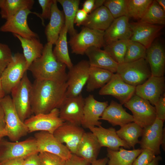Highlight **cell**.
I'll return each instance as SVG.
<instances>
[{
    "label": "cell",
    "instance_id": "4dcf8cb0",
    "mask_svg": "<svg viewBox=\"0 0 165 165\" xmlns=\"http://www.w3.org/2000/svg\"><path fill=\"white\" fill-rule=\"evenodd\" d=\"M67 28L64 25L55 43V46L53 50V52L57 60L65 64L69 69L73 65L69 54L67 40Z\"/></svg>",
    "mask_w": 165,
    "mask_h": 165
},
{
    "label": "cell",
    "instance_id": "11a10c76",
    "mask_svg": "<svg viewBox=\"0 0 165 165\" xmlns=\"http://www.w3.org/2000/svg\"><path fill=\"white\" fill-rule=\"evenodd\" d=\"M105 1V0H95L94 11L103 6Z\"/></svg>",
    "mask_w": 165,
    "mask_h": 165
},
{
    "label": "cell",
    "instance_id": "7bdbcfd3",
    "mask_svg": "<svg viewBox=\"0 0 165 165\" xmlns=\"http://www.w3.org/2000/svg\"><path fill=\"white\" fill-rule=\"evenodd\" d=\"M152 150L144 148L134 160L132 165H146L151 162L156 157Z\"/></svg>",
    "mask_w": 165,
    "mask_h": 165
},
{
    "label": "cell",
    "instance_id": "74e56055",
    "mask_svg": "<svg viewBox=\"0 0 165 165\" xmlns=\"http://www.w3.org/2000/svg\"><path fill=\"white\" fill-rule=\"evenodd\" d=\"M152 1V0H127L128 16L140 20Z\"/></svg>",
    "mask_w": 165,
    "mask_h": 165
},
{
    "label": "cell",
    "instance_id": "680465c9",
    "mask_svg": "<svg viewBox=\"0 0 165 165\" xmlns=\"http://www.w3.org/2000/svg\"><path fill=\"white\" fill-rule=\"evenodd\" d=\"M4 0H0V8H1L2 6Z\"/></svg>",
    "mask_w": 165,
    "mask_h": 165
},
{
    "label": "cell",
    "instance_id": "52a82bcc",
    "mask_svg": "<svg viewBox=\"0 0 165 165\" xmlns=\"http://www.w3.org/2000/svg\"><path fill=\"white\" fill-rule=\"evenodd\" d=\"M37 152L39 153L34 137L19 142L0 141V163L10 159H24Z\"/></svg>",
    "mask_w": 165,
    "mask_h": 165
},
{
    "label": "cell",
    "instance_id": "7402d4cb",
    "mask_svg": "<svg viewBox=\"0 0 165 165\" xmlns=\"http://www.w3.org/2000/svg\"><path fill=\"white\" fill-rule=\"evenodd\" d=\"M128 16H123L114 19L105 31V45L121 40H130L132 34Z\"/></svg>",
    "mask_w": 165,
    "mask_h": 165
},
{
    "label": "cell",
    "instance_id": "7a4b0ae2",
    "mask_svg": "<svg viewBox=\"0 0 165 165\" xmlns=\"http://www.w3.org/2000/svg\"><path fill=\"white\" fill-rule=\"evenodd\" d=\"M53 45L47 42L44 46L41 56L34 61L28 70L35 79L50 80L66 82V65L58 61L53 55Z\"/></svg>",
    "mask_w": 165,
    "mask_h": 165
},
{
    "label": "cell",
    "instance_id": "ee69618b",
    "mask_svg": "<svg viewBox=\"0 0 165 165\" xmlns=\"http://www.w3.org/2000/svg\"><path fill=\"white\" fill-rule=\"evenodd\" d=\"M54 0H38V2L42 9V12L40 13L42 19V24L45 26L44 19H50L51 13L52 6Z\"/></svg>",
    "mask_w": 165,
    "mask_h": 165
},
{
    "label": "cell",
    "instance_id": "e0dca14e",
    "mask_svg": "<svg viewBox=\"0 0 165 165\" xmlns=\"http://www.w3.org/2000/svg\"><path fill=\"white\" fill-rule=\"evenodd\" d=\"M84 99L81 94L67 97L59 108V117L64 122L80 126L83 116Z\"/></svg>",
    "mask_w": 165,
    "mask_h": 165
},
{
    "label": "cell",
    "instance_id": "b9f144b4",
    "mask_svg": "<svg viewBox=\"0 0 165 165\" xmlns=\"http://www.w3.org/2000/svg\"><path fill=\"white\" fill-rule=\"evenodd\" d=\"M40 165H65V160L56 155L46 152L38 153Z\"/></svg>",
    "mask_w": 165,
    "mask_h": 165
},
{
    "label": "cell",
    "instance_id": "3957f363",
    "mask_svg": "<svg viewBox=\"0 0 165 165\" xmlns=\"http://www.w3.org/2000/svg\"><path fill=\"white\" fill-rule=\"evenodd\" d=\"M116 73L125 82L135 87L144 83L152 75L149 65L144 58L118 64Z\"/></svg>",
    "mask_w": 165,
    "mask_h": 165
},
{
    "label": "cell",
    "instance_id": "f6af8a7d",
    "mask_svg": "<svg viewBox=\"0 0 165 165\" xmlns=\"http://www.w3.org/2000/svg\"><path fill=\"white\" fill-rule=\"evenodd\" d=\"M156 118L164 121L165 119V94L160 97L155 105Z\"/></svg>",
    "mask_w": 165,
    "mask_h": 165
},
{
    "label": "cell",
    "instance_id": "44dd1931",
    "mask_svg": "<svg viewBox=\"0 0 165 165\" xmlns=\"http://www.w3.org/2000/svg\"><path fill=\"white\" fill-rule=\"evenodd\" d=\"M89 129L96 136L101 147H106L113 151H118L120 147L130 148L119 137L113 127L105 128L101 126Z\"/></svg>",
    "mask_w": 165,
    "mask_h": 165
},
{
    "label": "cell",
    "instance_id": "7c38bea8",
    "mask_svg": "<svg viewBox=\"0 0 165 165\" xmlns=\"http://www.w3.org/2000/svg\"><path fill=\"white\" fill-rule=\"evenodd\" d=\"M90 66L88 61L82 60L73 65L67 73V97L77 96L86 85Z\"/></svg>",
    "mask_w": 165,
    "mask_h": 165
},
{
    "label": "cell",
    "instance_id": "277c9868",
    "mask_svg": "<svg viewBox=\"0 0 165 165\" xmlns=\"http://www.w3.org/2000/svg\"><path fill=\"white\" fill-rule=\"evenodd\" d=\"M0 104L4 112L7 136L12 141H17L29 133L28 127L19 116L9 95H6Z\"/></svg>",
    "mask_w": 165,
    "mask_h": 165
},
{
    "label": "cell",
    "instance_id": "ba28073f",
    "mask_svg": "<svg viewBox=\"0 0 165 165\" xmlns=\"http://www.w3.org/2000/svg\"><path fill=\"white\" fill-rule=\"evenodd\" d=\"M28 70L26 61L23 54L19 52L15 53L0 77L6 94L11 93Z\"/></svg>",
    "mask_w": 165,
    "mask_h": 165
},
{
    "label": "cell",
    "instance_id": "8992f818",
    "mask_svg": "<svg viewBox=\"0 0 165 165\" xmlns=\"http://www.w3.org/2000/svg\"><path fill=\"white\" fill-rule=\"evenodd\" d=\"M104 32L103 31L83 27L79 33L71 37L68 41L72 53L83 55L90 47L101 48L104 47L105 45Z\"/></svg>",
    "mask_w": 165,
    "mask_h": 165
},
{
    "label": "cell",
    "instance_id": "1f68e13d",
    "mask_svg": "<svg viewBox=\"0 0 165 165\" xmlns=\"http://www.w3.org/2000/svg\"><path fill=\"white\" fill-rule=\"evenodd\" d=\"M113 74L107 70L90 66L86 84V91L90 92L101 88L109 81Z\"/></svg>",
    "mask_w": 165,
    "mask_h": 165
},
{
    "label": "cell",
    "instance_id": "e575fe53",
    "mask_svg": "<svg viewBox=\"0 0 165 165\" xmlns=\"http://www.w3.org/2000/svg\"><path fill=\"white\" fill-rule=\"evenodd\" d=\"M34 2V0H4L0 8L1 17L6 20L22 10H31Z\"/></svg>",
    "mask_w": 165,
    "mask_h": 165
},
{
    "label": "cell",
    "instance_id": "681fc988",
    "mask_svg": "<svg viewBox=\"0 0 165 165\" xmlns=\"http://www.w3.org/2000/svg\"><path fill=\"white\" fill-rule=\"evenodd\" d=\"M7 136L5 114L3 109L0 104V141Z\"/></svg>",
    "mask_w": 165,
    "mask_h": 165
},
{
    "label": "cell",
    "instance_id": "30bf717a",
    "mask_svg": "<svg viewBox=\"0 0 165 165\" xmlns=\"http://www.w3.org/2000/svg\"><path fill=\"white\" fill-rule=\"evenodd\" d=\"M30 13L35 15L42 21L40 13L28 9H24L7 19L0 28V31L11 32L27 39L39 38L38 34L32 31L28 25L27 18Z\"/></svg>",
    "mask_w": 165,
    "mask_h": 165
},
{
    "label": "cell",
    "instance_id": "484cf974",
    "mask_svg": "<svg viewBox=\"0 0 165 165\" xmlns=\"http://www.w3.org/2000/svg\"><path fill=\"white\" fill-rule=\"evenodd\" d=\"M85 54L88 58L90 66L107 70L113 73H116L118 64L105 50L91 47L87 50Z\"/></svg>",
    "mask_w": 165,
    "mask_h": 165
},
{
    "label": "cell",
    "instance_id": "5bb4252c",
    "mask_svg": "<svg viewBox=\"0 0 165 165\" xmlns=\"http://www.w3.org/2000/svg\"><path fill=\"white\" fill-rule=\"evenodd\" d=\"M164 121L156 118L152 124L143 128L139 143L141 148L150 149L156 155L160 154V146L165 135V128H163Z\"/></svg>",
    "mask_w": 165,
    "mask_h": 165
},
{
    "label": "cell",
    "instance_id": "f35d334b",
    "mask_svg": "<svg viewBox=\"0 0 165 165\" xmlns=\"http://www.w3.org/2000/svg\"><path fill=\"white\" fill-rule=\"evenodd\" d=\"M146 49L137 42L130 40L124 58V62L134 61L146 57Z\"/></svg>",
    "mask_w": 165,
    "mask_h": 165
},
{
    "label": "cell",
    "instance_id": "6da1fadb",
    "mask_svg": "<svg viewBox=\"0 0 165 165\" xmlns=\"http://www.w3.org/2000/svg\"><path fill=\"white\" fill-rule=\"evenodd\" d=\"M67 87L66 82L35 79L31 91L32 114H46L59 109L67 97Z\"/></svg>",
    "mask_w": 165,
    "mask_h": 165
},
{
    "label": "cell",
    "instance_id": "c3c4849f",
    "mask_svg": "<svg viewBox=\"0 0 165 165\" xmlns=\"http://www.w3.org/2000/svg\"><path fill=\"white\" fill-rule=\"evenodd\" d=\"M88 15L82 9H79L77 10L74 19V24L76 26L79 27L86 20Z\"/></svg>",
    "mask_w": 165,
    "mask_h": 165
},
{
    "label": "cell",
    "instance_id": "2e32d148",
    "mask_svg": "<svg viewBox=\"0 0 165 165\" xmlns=\"http://www.w3.org/2000/svg\"><path fill=\"white\" fill-rule=\"evenodd\" d=\"M85 132L80 126L64 122L53 134L61 143H65L72 154H75L79 144Z\"/></svg>",
    "mask_w": 165,
    "mask_h": 165
},
{
    "label": "cell",
    "instance_id": "ac0fdd59",
    "mask_svg": "<svg viewBox=\"0 0 165 165\" xmlns=\"http://www.w3.org/2000/svg\"><path fill=\"white\" fill-rule=\"evenodd\" d=\"M165 80L164 76L152 75L144 83L136 87L135 94L155 106L165 93Z\"/></svg>",
    "mask_w": 165,
    "mask_h": 165
},
{
    "label": "cell",
    "instance_id": "83f0119b",
    "mask_svg": "<svg viewBox=\"0 0 165 165\" xmlns=\"http://www.w3.org/2000/svg\"><path fill=\"white\" fill-rule=\"evenodd\" d=\"M114 19L108 9L103 5L88 14L82 25L90 29L105 31Z\"/></svg>",
    "mask_w": 165,
    "mask_h": 165
},
{
    "label": "cell",
    "instance_id": "ab89813d",
    "mask_svg": "<svg viewBox=\"0 0 165 165\" xmlns=\"http://www.w3.org/2000/svg\"><path fill=\"white\" fill-rule=\"evenodd\" d=\"M103 5L108 9L114 19L123 16H128L127 0H106Z\"/></svg>",
    "mask_w": 165,
    "mask_h": 165
},
{
    "label": "cell",
    "instance_id": "9a60e30c",
    "mask_svg": "<svg viewBox=\"0 0 165 165\" xmlns=\"http://www.w3.org/2000/svg\"><path fill=\"white\" fill-rule=\"evenodd\" d=\"M38 152H46L61 157L65 160L72 156L71 153L66 145L60 142L53 134L45 131H40L34 134Z\"/></svg>",
    "mask_w": 165,
    "mask_h": 165
},
{
    "label": "cell",
    "instance_id": "4316f807",
    "mask_svg": "<svg viewBox=\"0 0 165 165\" xmlns=\"http://www.w3.org/2000/svg\"><path fill=\"white\" fill-rule=\"evenodd\" d=\"M50 20L46 27L45 33L47 42L53 45L58 39L65 24L64 13L59 9L57 0H54L52 5Z\"/></svg>",
    "mask_w": 165,
    "mask_h": 165
},
{
    "label": "cell",
    "instance_id": "4fadbf2b",
    "mask_svg": "<svg viewBox=\"0 0 165 165\" xmlns=\"http://www.w3.org/2000/svg\"><path fill=\"white\" fill-rule=\"evenodd\" d=\"M136 87L125 82L117 73H114L109 81L101 88V95H111L117 99L121 104H124L134 94Z\"/></svg>",
    "mask_w": 165,
    "mask_h": 165
},
{
    "label": "cell",
    "instance_id": "5b68a950",
    "mask_svg": "<svg viewBox=\"0 0 165 165\" xmlns=\"http://www.w3.org/2000/svg\"><path fill=\"white\" fill-rule=\"evenodd\" d=\"M32 83L27 72L20 82L12 90V99L15 109L23 122L32 114L31 108Z\"/></svg>",
    "mask_w": 165,
    "mask_h": 165
},
{
    "label": "cell",
    "instance_id": "f907efd6",
    "mask_svg": "<svg viewBox=\"0 0 165 165\" xmlns=\"http://www.w3.org/2000/svg\"><path fill=\"white\" fill-rule=\"evenodd\" d=\"M95 0H86L84 2L82 9L88 14L94 10Z\"/></svg>",
    "mask_w": 165,
    "mask_h": 165
},
{
    "label": "cell",
    "instance_id": "cb8c5ba5",
    "mask_svg": "<svg viewBox=\"0 0 165 165\" xmlns=\"http://www.w3.org/2000/svg\"><path fill=\"white\" fill-rule=\"evenodd\" d=\"M101 147L96 137L92 132H85L75 154L91 164L97 159Z\"/></svg>",
    "mask_w": 165,
    "mask_h": 165
},
{
    "label": "cell",
    "instance_id": "f5cc1de1",
    "mask_svg": "<svg viewBox=\"0 0 165 165\" xmlns=\"http://www.w3.org/2000/svg\"><path fill=\"white\" fill-rule=\"evenodd\" d=\"M108 159L107 157L97 159L91 164V165H106L108 163Z\"/></svg>",
    "mask_w": 165,
    "mask_h": 165
},
{
    "label": "cell",
    "instance_id": "f546056e",
    "mask_svg": "<svg viewBox=\"0 0 165 165\" xmlns=\"http://www.w3.org/2000/svg\"><path fill=\"white\" fill-rule=\"evenodd\" d=\"M142 150L141 148L128 150L123 147L120 148L118 151L107 148L108 165H132L135 159Z\"/></svg>",
    "mask_w": 165,
    "mask_h": 165
},
{
    "label": "cell",
    "instance_id": "8fae6325",
    "mask_svg": "<svg viewBox=\"0 0 165 165\" xmlns=\"http://www.w3.org/2000/svg\"><path fill=\"white\" fill-rule=\"evenodd\" d=\"M64 121L59 117V109H53L47 113L31 115L24 121L29 133L45 131L53 134Z\"/></svg>",
    "mask_w": 165,
    "mask_h": 165
},
{
    "label": "cell",
    "instance_id": "6f0895ef",
    "mask_svg": "<svg viewBox=\"0 0 165 165\" xmlns=\"http://www.w3.org/2000/svg\"><path fill=\"white\" fill-rule=\"evenodd\" d=\"M156 1L159 5L165 11V0H156Z\"/></svg>",
    "mask_w": 165,
    "mask_h": 165
},
{
    "label": "cell",
    "instance_id": "7dc6e473",
    "mask_svg": "<svg viewBox=\"0 0 165 165\" xmlns=\"http://www.w3.org/2000/svg\"><path fill=\"white\" fill-rule=\"evenodd\" d=\"M23 165H40L38 153L31 154L24 159Z\"/></svg>",
    "mask_w": 165,
    "mask_h": 165
},
{
    "label": "cell",
    "instance_id": "d590c367",
    "mask_svg": "<svg viewBox=\"0 0 165 165\" xmlns=\"http://www.w3.org/2000/svg\"><path fill=\"white\" fill-rule=\"evenodd\" d=\"M140 21L152 24L164 25L165 11L159 5L156 0H153Z\"/></svg>",
    "mask_w": 165,
    "mask_h": 165
},
{
    "label": "cell",
    "instance_id": "8d00e7d4",
    "mask_svg": "<svg viewBox=\"0 0 165 165\" xmlns=\"http://www.w3.org/2000/svg\"><path fill=\"white\" fill-rule=\"evenodd\" d=\"M130 40H121L105 44L104 50L118 64L124 62V58Z\"/></svg>",
    "mask_w": 165,
    "mask_h": 165
},
{
    "label": "cell",
    "instance_id": "603a6c76",
    "mask_svg": "<svg viewBox=\"0 0 165 165\" xmlns=\"http://www.w3.org/2000/svg\"><path fill=\"white\" fill-rule=\"evenodd\" d=\"M145 59L147 62L152 75L164 76L165 70V52L159 42L153 43L146 49Z\"/></svg>",
    "mask_w": 165,
    "mask_h": 165
},
{
    "label": "cell",
    "instance_id": "bcb514c9",
    "mask_svg": "<svg viewBox=\"0 0 165 165\" xmlns=\"http://www.w3.org/2000/svg\"><path fill=\"white\" fill-rule=\"evenodd\" d=\"M83 159L72 154L71 157L65 160V165H89Z\"/></svg>",
    "mask_w": 165,
    "mask_h": 165
},
{
    "label": "cell",
    "instance_id": "836d02e7",
    "mask_svg": "<svg viewBox=\"0 0 165 165\" xmlns=\"http://www.w3.org/2000/svg\"><path fill=\"white\" fill-rule=\"evenodd\" d=\"M143 130V128L133 122L120 127L116 132L119 137L130 148L134 149L136 145L139 143L138 138L141 136Z\"/></svg>",
    "mask_w": 165,
    "mask_h": 165
},
{
    "label": "cell",
    "instance_id": "d6986e66",
    "mask_svg": "<svg viewBox=\"0 0 165 165\" xmlns=\"http://www.w3.org/2000/svg\"><path fill=\"white\" fill-rule=\"evenodd\" d=\"M108 105V101H97L93 95L90 94L84 99L83 116L81 125L85 128L101 126L99 121L105 108Z\"/></svg>",
    "mask_w": 165,
    "mask_h": 165
},
{
    "label": "cell",
    "instance_id": "816d5d0a",
    "mask_svg": "<svg viewBox=\"0 0 165 165\" xmlns=\"http://www.w3.org/2000/svg\"><path fill=\"white\" fill-rule=\"evenodd\" d=\"M23 158L9 160L0 163V165H23Z\"/></svg>",
    "mask_w": 165,
    "mask_h": 165
},
{
    "label": "cell",
    "instance_id": "9c48e42d",
    "mask_svg": "<svg viewBox=\"0 0 165 165\" xmlns=\"http://www.w3.org/2000/svg\"><path fill=\"white\" fill-rule=\"evenodd\" d=\"M124 105L131 112L134 122L142 128L152 124L156 118L155 107L135 94Z\"/></svg>",
    "mask_w": 165,
    "mask_h": 165
},
{
    "label": "cell",
    "instance_id": "f1b7e54d",
    "mask_svg": "<svg viewBox=\"0 0 165 165\" xmlns=\"http://www.w3.org/2000/svg\"><path fill=\"white\" fill-rule=\"evenodd\" d=\"M13 34L20 42L23 49V54L26 61L28 69L34 61L41 56L44 46L40 42L39 38L27 39L16 34Z\"/></svg>",
    "mask_w": 165,
    "mask_h": 165
},
{
    "label": "cell",
    "instance_id": "9f6ffc18",
    "mask_svg": "<svg viewBox=\"0 0 165 165\" xmlns=\"http://www.w3.org/2000/svg\"><path fill=\"white\" fill-rule=\"evenodd\" d=\"M6 93L3 88L0 78V101L6 96Z\"/></svg>",
    "mask_w": 165,
    "mask_h": 165
},
{
    "label": "cell",
    "instance_id": "d4e9b609",
    "mask_svg": "<svg viewBox=\"0 0 165 165\" xmlns=\"http://www.w3.org/2000/svg\"><path fill=\"white\" fill-rule=\"evenodd\" d=\"M100 119L107 121L113 126L120 127L134 122L132 115L126 111L122 104L113 100L105 108Z\"/></svg>",
    "mask_w": 165,
    "mask_h": 165
},
{
    "label": "cell",
    "instance_id": "60d3db41",
    "mask_svg": "<svg viewBox=\"0 0 165 165\" xmlns=\"http://www.w3.org/2000/svg\"><path fill=\"white\" fill-rule=\"evenodd\" d=\"M13 56L8 45L0 42V77L11 61Z\"/></svg>",
    "mask_w": 165,
    "mask_h": 165
},
{
    "label": "cell",
    "instance_id": "db71d44e",
    "mask_svg": "<svg viewBox=\"0 0 165 165\" xmlns=\"http://www.w3.org/2000/svg\"><path fill=\"white\" fill-rule=\"evenodd\" d=\"M162 159L161 157L160 156H156L151 162L146 165H158L159 162L162 160Z\"/></svg>",
    "mask_w": 165,
    "mask_h": 165
},
{
    "label": "cell",
    "instance_id": "d6a6232c",
    "mask_svg": "<svg viewBox=\"0 0 165 165\" xmlns=\"http://www.w3.org/2000/svg\"><path fill=\"white\" fill-rule=\"evenodd\" d=\"M62 6L65 17L64 25L68 33L71 37L77 32L74 27V21L76 13L79 9V0H57Z\"/></svg>",
    "mask_w": 165,
    "mask_h": 165
},
{
    "label": "cell",
    "instance_id": "ffe728a7",
    "mask_svg": "<svg viewBox=\"0 0 165 165\" xmlns=\"http://www.w3.org/2000/svg\"><path fill=\"white\" fill-rule=\"evenodd\" d=\"M132 34L130 40L139 42L147 49L159 35L164 25L139 21L130 23Z\"/></svg>",
    "mask_w": 165,
    "mask_h": 165
}]
</instances>
